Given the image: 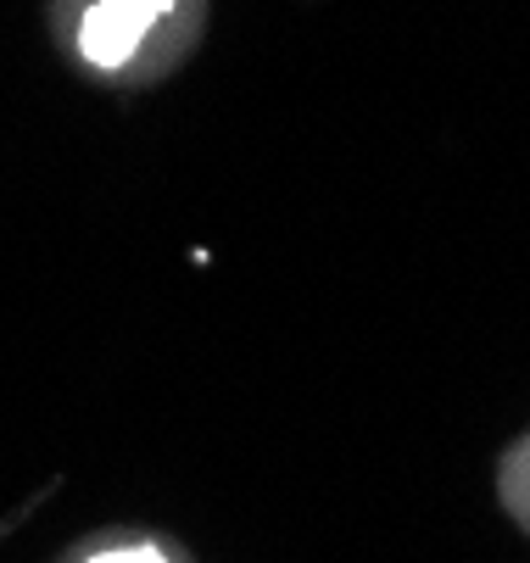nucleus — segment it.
Segmentation results:
<instances>
[{"mask_svg":"<svg viewBox=\"0 0 530 563\" xmlns=\"http://www.w3.org/2000/svg\"><path fill=\"white\" fill-rule=\"evenodd\" d=\"M168 7H174V0H96L85 29H79V51L96 67H123L145 45L151 23H157Z\"/></svg>","mask_w":530,"mask_h":563,"instance_id":"obj_1","label":"nucleus"},{"mask_svg":"<svg viewBox=\"0 0 530 563\" xmlns=\"http://www.w3.org/2000/svg\"><path fill=\"white\" fill-rule=\"evenodd\" d=\"M90 563H163V552H151V547H118V552H101Z\"/></svg>","mask_w":530,"mask_h":563,"instance_id":"obj_2","label":"nucleus"}]
</instances>
